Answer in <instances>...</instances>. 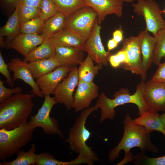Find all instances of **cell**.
<instances>
[{
    "mask_svg": "<svg viewBox=\"0 0 165 165\" xmlns=\"http://www.w3.org/2000/svg\"><path fill=\"white\" fill-rule=\"evenodd\" d=\"M2 37L0 36V47L2 48H4L6 47V44L5 43Z\"/></svg>",
    "mask_w": 165,
    "mask_h": 165,
    "instance_id": "ee69618b",
    "label": "cell"
},
{
    "mask_svg": "<svg viewBox=\"0 0 165 165\" xmlns=\"http://www.w3.org/2000/svg\"><path fill=\"white\" fill-rule=\"evenodd\" d=\"M121 50L127 52L128 58L127 63L122 64V68L140 75L142 80L145 81L147 77L142 71V55L138 36H131L125 39Z\"/></svg>",
    "mask_w": 165,
    "mask_h": 165,
    "instance_id": "9c48e42d",
    "label": "cell"
},
{
    "mask_svg": "<svg viewBox=\"0 0 165 165\" xmlns=\"http://www.w3.org/2000/svg\"><path fill=\"white\" fill-rule=\"evenodd\" d=\"M162 13H164L165 14V8L163 10H162Z\"/></svg>",
    "mask_w": 165,
    "mask_h": 165,
    "instance_id": "bcb514c9",
    "label": "cell"
},
{
    "mask_svg": "<svg viewBox=\"0 0 165 165\" xmlns=\"http://www.w3.org/2000/svg\"><path fill=\"white\" fill-rule=\"evenodd\" d=\"M123 123V136L118 145L110 151L108 156L110 161H113L118 158L122 150L124 151L125 156L117 165H124L133 161L134 156L130 150L134 147H138L142 153L146 151L158 152V148L150 139V134L152 130L134 123L128 113L125 116Z\"/></svg>",
    "mask_w": 165,
    "mask_h": 165,
    "instance_id": "6da1fadb",
    "label": "cell"
},
{
    "mask_svg": "<svg viewBox=\"0 0 165 165\" xmlns=\"http://www.w3.org/2000/svg\"><path fill=\"white\" fill-rule=\"evenodd\" d=\"M82 50L68 46H56L55 57L62 65L79 64L83 60Z\"/></svg>",
    "mask_w": 165,
    "mask_h": 165,
    "instance_id": "d6986e66",
    "label": "cell"
},
{
    "mask_svg": "<svg viewBox=\"0 0 165 165\" xmlns=\"http://www.w3.org/2000/svg\"><path fill=\"white\" fill-rule=\"evenodd\" d=\"M156 39L152 57V63L156 66L165 57V28L159 31L154 35Z\"/></svg>",
    "mask_w": 165,
    "mask_h": 165,
    "instance_id": "f546056e",
    "label": "cell"
},
{
    "mask_svg": "<svg viewBox=\"0 0 165 165\" xmlns=\"http://www.w3.org/2000/svg\"><path fill=\"white\" fill-rule=\"evenodd\" d=\"M134 12L144 18L146 28L153 35L165 28V21L162 16V10L154 0H138L137 3L131 4Z\"/></svg>",
    "mask_w": 165,
    "mask_h": 165,
    "instance_id": "ba28073f",
    "label": "cell"
},
{
    "mask_svg": "<svg viewBox=\"0 0 165 165\" xmlns=\"http://www.w3.org/2000/svg\"><path fill=\"white\" fill-rule=\"evenodd\" d=\"M35 128L28 121L12 130L0 129V160L5 161L27 145Z\"/></svg>",
    "mask_w": 165,
    "mask_h": 165,
    "instance_id": "5b68a950",
    "label": "cell"
},
{
    "mask_svg": "<svg viewBox=\"0 0 165 165\" xmlns=\"http://www.w3.org/2000/svg\"><path fill=\"white\" fill-rule=\"evenodd\" d=\"M59 11L67 18L79 9L86 6L84 0H52Z\"/></svg>",
    "mask_w": 165,
    "mask_h": 165,
    "instance_id": "f1b7e54d",
    "label": "cell"
},
{
    "mask_svg": "<svg viewBox=\"0 0 165 165\" xmlns=\"http://www.w3.org/2000/svg\"><path fill=\"white\" fill-rule=\"evenodd\" d=\"M4 2L9 6L16 8L19 5V0H3Z\"/></svg>",
    "mask_w": 165,
    "mask_h": 165,
    "instance_id": "b9f144b4",
    "label": "cell"
},
{
    "mask_svg": "<svg viewBox=\"0 0 165 165\" xmlns=\"http://www.w3.org/2000/svg\"><path fill=\"white\" fill-rule=\"evenodd\" d=\"M101 27L96 21L94 29L90 37L85 43V51L97 65L103 66L108 65L109 58L112 55L106 51L102 44L100 36Z\"/></svg>",
    "mask_w": 165,
    "mask_h": 165,
    "instance_id": "8fae6325",
    "label": "cell"
},
{
    "mask_svg": "<svg viewBox=\"0 0 165 165\" xmlns=\"http://www.w3.org/2000/svg\"><path fill=\"white\" fill-rule=\"evenodd\" d=\"M119 1H121L123 2H125L127 3H131L132 2H133L134 1L136 0H119Z\"/></svg>",
    "mask_w": 165,
    "mask_h": 165,
    "instance_id": "f6af8a7d",
    "label": "cell"
},
{
    "mask_svg": "<svg viewBox=\"0 0 165 165\" xmlns=\"http://www.w3.org/2000/svg\"><path fill=\"white\" fill-rule=\"evenodd\" d=\"M94 162L82 155L79 154L76 159L69 161H62L56 159L50 153L44 152L37 154L35 165H76L86 164L93 165Z\"/></svg>",
    "mask_w": 165,
    "mask_h": 165,
    "instance_id": "7402d4cb",
    "label": "cell"
},
{
    "mask_svg": "<svg viewBox=\"0 0 165 165\" xmlns=\"http://www.w3.org/2000/svg\"><path fill=\"white\" fill-rule=\"evenodd\" d=\"M143 98L148 111H165V83L152 79L145 83Z\"/></svg>",
    "mask_w": 165,
    "mask_h": 165,
    "instance_id": "30bf717a",
    "label": "cell"
},
{
    "mask_svg": "<svg viewBox=\"0 0 165 165\" xmlns=\"http://www.w3.org/2000/svg\"><path fill=\"white\" fill-rule=\"evenodd\" d=\"M140 42L142 55V69L145 76L147 77V72L152 63V57L156 39L151 36L145 28L138 35Z\"/></svg>",
    "mask_w": 165,
    "mask_h": 165,
    "instance_id": "ac0fdd59",
    "label": "cell"
},
{
    "mask_svg": "<svg viewBox=\"0 0 165 165\" xmlns=\"http://www.w3.org/2000/svg\"><path fill=\"white\" fill-rule=\"evenodd\" d=\"M108 61L113 68H116L121 64H126L128 61V58L127 52L121 50L116 54L111 55Z\"/></svg>",
    "mask_w": 165,
    "mask_h": 165,
    "instance_id": "d590c367",
    "label": "cell"
},
{
    "mask_svg": "<svg viewBox=\"0 0 165 165\" xmlns=\"http://www.w3.org/2000/svg\"><path fill=\"white\" fill-rule=\"evenodd\" d=\"M72 68L62 65L36 79V83L44 96L53 94L59 85L68 76Z\"/></svg>",
    "mask_w": 165,
    "mask_h": 165,
    "instance_id": "9a60e30c",
    "label": "cell"
},
{
    "mask_svg": "<svg viewBox=\"0 0 165 165\" xmlns=\"http://www.w3.org/2000/svg\"><path fill=\"white\" fill-rule=\"evenodd\" d=\"M35 95L17 93L0 104V129L10 130L28 122L34 106Z\"/></svg>",
    "mask_w": 165,
    "mask_h": 165,
    "instance_id": "7a4b0ae2",
    "label": "cell"
},
{
    "mask_svg": "<svg viewBox=\"0 0 165 165\" xmlns=\"http://www.w3.org/2000/svg\"><path fill=\"white\" fill-rule=\"evenodd\" d=\"M45 22V21L38 16L21 24L20 33L38 34L42 32Z\"/></svg>",
    "mask_w": 165,
    "mask_h": 165,
    "instance_id": "1f68e13d",
    "label": "cell"
},
{
    "mask_svg": "<svg viewBox=\"0 0 165 165\" xmlns=\"http://www.w3.org/2000/svg\"><path fill=\"white\" fill-rule=\"evenodd\" d=\"M18 15L20 26L39 16L40 8L19 3Z\"/></svg>",
    "mask_w": 165,
    "mask_h": 165,
    "instance_id": "4dcf8cb0",
    "label": "cell"
},
{
    "mask_svg": "<svg viewBox=\"0 0 165 165\" xmlns=\"http://www.w3.org/2000/svg\"><path fill=\"white\" fill-rule=\"evenodd\" d=\"M44 97L42 106L36 115L31 116L29 122L35 128H41L46 134L57 135L63 138L64 135L57 120L50 117V115L53 106L58 103L50 95L45 96Z\"/></svg>",
    "mask_w": 165,
    "mask_h": 165,
    "instance_id": "52a82bcc",
    "label": "cell"
},
{
    "mask_svg": "<svg viewBox=\"0 0 165 165\" xmlns=\"http://www.w3.org/2000/svg\"><path fill=\"white\" fill-rule=\"evenodd\" d=\"M20 24L18 15V6L15 8L6 24L0 28V36L13 38L20 33Z\"/></svg>",
    "mask_w": 165,
    "mask_h": 165,
    "instance_id": "83f0119b",
    "label": "cell"
},
{
    "mask_svg": "<svg viewBox=\"0 0 165 165\" xmlns=\"http://www.w3.org/2000/svg\"><path fill=\"white\" fill-rule=\"evenodd\" d=\"M98 86L93 82L79 81L72 108L76 112L89 108L92 101L98 97Z\"/></svg>",
    "mask_w": 165,
    "mask_h": 165,
    "instance_id": "5bb4252c",
    "label": "cell"
},
{
    "mask_svg": "<svg viewBox=\"0 0 165 165\" xmlns=\"http://www.w3.org/2000/svg\"><path fill=\"white\" fill-rule=\"evenodd\" d=\"M78 69L79 81L87 82H93V80L101 66L94 64L93 61L88 54L85 59L80 64Z\"/></svg>",
    "mask_w": 165,
    "mask_h": 165,
    "instance_id": "484cf974",
    "label": "cell"
},
{
    "mask_svg": "<svg viewBox=\"0 0 165 165\" xmlns=\"http://www.w3.org/2000/svg\"><path fill=\"white\" fill-rule=\"evenodd\" d=\"M42 0H19V3L28 6L40 8Z\"/></svg>",
    "mask_w": 165,
    "mask_h": 165,
    "instance_id": "f35d334b",
    "label": "cell"
},
{
    "mask_svg": "<svg viewBox=\"0 0 165 165\" xmlns=\"http://www.w3.org/2000/svg\"><path fill=\"white\" fill-rule=\"evenodd\" d=\"M135 165H165V155L155 157H148L145 153L140 152L133 156Z\"/></svg>",
    "mask_w": 165,
    "mask_h": 165,
    "instance_id": "d6a6232c",
    "label": "cell"
},
{
    "mask_svg": "<svg viewBox=\"0 0 165 165\" xmlns=\"http://www.w3.org/2000/svg\"><path fill=\"white\" fill-rule=\"evenodd\" d=\"M59 11L52 0H42L39 16L45 21Z\"/></svg>",
    "mask_w": 165,
    "mask_h": 165,
    "instance_id": "836d02e7",
    "label": "cell"
},
{
    "mask_svg": "<svg viewBox=\"0 0 165 165\" xmlns=\"http://www.w3.org/2000/svg\"><path fill=\"white\" fill-rule=\"evenodd\" d=\"M145 84L144 81L142 80L137 85L136 92L133 95L130 94L127 89L121 88L114 94L113 99L108 98L102 92L94 106L97 109L99 108L101 110L99 122L114 119L116 115L115 108L126 104L133 103L136 105L139 115L148 111L143 97Z\"/></svg>",
    "mask_w": 165,
    "mask_h": 165,
    "instance_id": "3957f363",
    "label": "cell"
},
{
    "mask_svg": "<svg viewBox=\"0 0 165 165\" xmlns=\"http://www.w3.org/2000/svg\"><path fill=\"white\" fill-rule=\"evenodd\" d=\"M52 38L56 46L71 47L85 51V41L65 28L54 35Z\"/></svg>",
    "mask_w": 165,
    "mask_h": 165,
    "instance_id": "ffe728a7",
    "label": "cell"
},
{
    "mask_svg": "<svg viewBox=\"0 0 165 165\" xmlns=\"http://www.w3.org/2000/svg\"><path fill=\"white\" fill-rule=\"evenodd\" d=\"M0 72L6 78L9 85L13 87L14 85V82L10 74L8 66L4 61L1 53L0 52Z\"/></svg>",
    "mask_w": 165,
    "mask_h": 165,
    "instance_id": "8d00e7d4",
    "label": "cell"
},
{
    "mask_svg": "<svg viewBox=\"0 0 165 165\" xmlns=\"http://www.w3.org/2000/svg\"><path fill=\"white\" fill-rule=\"evenodd\" d=\"M118 43L113 38L108 40L107 43L108 51H110L116 48Z\"/></svg>",
    "mask_w": 165,
    "mask_h": 165,
    "instance_id": "60d3db41",
    "label": "cell"
},
{
    "mask_svg": "<svg viewBox=\"0 0 165 165\" xmlns=\"http://www.w3.org/2000/svg\"><path fill=\"white\" fill-rule=\"evenodd\" d=\"M97 16L93 9L85 6L67 18L64 28L85 42L92 32Z\"/></svg>",
    "mask_w": 165,
    "mask_h": 165,
    "instance_id": "8992f818",
    "label": "cell"
},
{
    "mask_svg": "<svg viewBox=\"0 0 165 165\" xmlns=\"http://www.w3.org/2000/svg\"><path fill=\"white\" fill-rule=\"evenodd\" d=\"M79 82L78 69L74 66L72 67L68 76L60 83L54 93L55 100L58 103L64 104L67 110H70L72 108L73 93Z\"/></svg>",
    "mask_w": 165,
    "mask_h": 165,
    "instance_id": "7c38bea8",
    "label": "cell"
},
{
    "mask_svg": "<svg viewBox=\"0 0 165 165\" xmlns=\"http://www.w3.org/2000/svg\"><path fill=\"white\" fill-rule=\"evenodd\" d=\"M4 82L0 80V103L10 97L14 94L21 93L23 89L20 86L12 89L8 88L4 85Z\"/></svg>",
    "mask_w": 165,
    "mask_h": 165,
    "instance_id": "e575fe53",
    "label": "cell"
},
{
    "mask_svg": "<svg viewBox=\"0 0 165 165\" xmlns=\"http://www.w3.org/2000/svg\"><path fill=\"white\" fill-rule=\"evenodd\" d=\"M160 118L163 128L165 130V112L161 115H160Z\"/></svg>",
    "mask_w": 165,
    "mask_h": 165,
    "instance_id": "7bdbcfd3",
    "label": "cell"
},
{
    "mask_svg": "<svg viewBox=\"0 0 165 165\" xmlns=\"http://www.w3.org/2000/svg\"><path fill=\"white\" fill-rule=\"evenodd\" d=\"M44 40L42 35L20 33L11 38L6 44L5 47L13 49L24 57L41 44Z\"/></svg>",
    "mask_w": 165,
    "mask_h": 165,
    "instance_id": "2e32d148",
    "label": "cell"
},
{
    "mask_svg": "<svg viewBox=\"0 0 165 165\" xmlns=\"http://www.w3.org/2000/svg\"><path fill=\"white\" fill-rule=\"evenodd\" d=\"M28 63L33 77L34 79H36L61 66L55 56Z\"/></svg>",
    "mask_w": 165,
    "mask_h": 165,
    "instance_id": "603a6c76",
    "label": "cell"
},
{
    "mask_svg": "<svg viewBox=\"0 0 165 165\" xmlns=\"http://www.w3.org/2000/svg\"><path fill=\"white\" fill-rule=\"evenodd\" d=\"M132 121L136 124L144 126L153 131H159L165 136V130L160 119V115L157 112L147 111Z\"/></svg>",
    "mask_w": 165,
    "mask_h": 165,
    "instance_id": "cb8c5ba5",
    "label": "cell"
},
{
    "mask_svg": "<svg viewBox=\"0 0 165 165\" xmlns=\"http://www.w3.org/2000/svg\"><path fill=\"white\" fill-rule=\"evenodd\" d=\"M7 64L9 71L13 72L14 82L16 79H21L31 87V93L40 97H44L34 80L28 62L15 58H11Z\"/></svg>",
    "mask_w": 165,
    "mask_h": 165,
    "instance_id": "4fadbf2b",
    "label": "cell"
},
{
    "mask_svg": "<svg viewBox=\"0 0 165 165\" xmlns=\"http://www.w3.org/2000/svg\"><path fill=\"white\" fill-rule=\"evenodd\" d=\"M158 66L151 79L156 82L165 83V62L160 63Z\"/></svg>",
    "mask_w": 165,
    "mask_h": 165,
    "instance_id": "74e56055",
    "label": "cell"
},
{
    "mask_svg": "<svg viewBox=\"0 0 165 165\" xmlns=\"http://www.w3.org/2000/svg\"><path fill=\"white\" fill-rule=\"evenodd\" d=\"M113 38L118 43L123 39V31L121 28L116 30L113 33Z\"/></svg>",
    "mask_w": 165,
    "mask_h": 165,
    "instance_id": "ab89813d",
    "label": "cell"
},
{
    "mask_svg": "<svg viewBox=\"0 0 165 165\" xmlns=\"http://www.w3.org/2000/svg\"><path fill=\"white\" fill-rule=\"evenodd\" d=\"M97 109L94 106L82 111L70 129L68 137L65 141L71 150L79 155L84 156L94 162L98 161L99 159L91 148L86 144L91 134L86 128V123L89 116Z\"/></svg>",
    "mask_w": 165,
    "mask_h": 165,
    "instance_id": "277c9868",
    "label": "cell"
},
{
    "mask_svg": "<svg viewBox=\"0 0 165 165\" xmlns=\"http://www.w3.org/2000/svg\"><path fill=\"white\" fill-rule=\"evenodd\" d=\"M87 6L93 9L97 14L100 24L107 15L115 14L119 17L123 14V2L119 0H84Z\"/></svg>",
    "mask_w": 165,
    "mask_h": 165,
    "instance_id": "e0dca14e",
    "label": "cell"
},
{
    "mask_svg": "<svg viewBox=\"0 0 165 165\" xmlns=\"http://www.w3.org/2000/svg\"><path fill=\"white\" fill-rule=\"evenodd\" d=\"M67 18L60 11L45 21L42 31L45 39L52 37L64 28Z\"/></svg>",
    "mask_w": 165,
    "mask_h": 165,
    "instance_id": "d4e9b609",
    "label": "cell"
},
{
    "mask_svg": "<svg viewBox=\"0 0 165 165\" xmlns=\"http://www.w3.org/2000/svg\"><path fill=\"white\" fill-rule=\"evenodd\" d=\"M56 47L52 38L45 39L41 44L24 57L23 60L30 62L55 56Z\"/></svg>",
    "mask_w": 165,
    "mask_h": 165,
    "instance_id": "44dd1931",
    "label": "cell"
},
{
    "mask_svg": "<svg viewBox=\"0 0 165 165\" xmlns=\"http://www.w3.org/2000/svg\"><path fill=\"white\" fill-rule=\"evenodd\" d=\"M36 149L35 144L32 143L28 151L25 152L20 149L17 152V156L14 160L10 161H4L0 163V165H35Z\"/></svg>",
    "mask_w": 165,
    "mask_h": 165,
    "instance_id": "4316f807",
    "label": "cell"
}]
</instances>
